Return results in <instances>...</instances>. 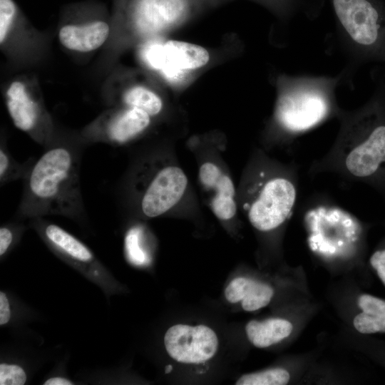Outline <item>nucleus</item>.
Masks as SVG:
<instances>
[{"label":"nucleus","instance_id":"2eb2a0df","mask_svg":"<svg viewBox=\"0 0 385 385\" xmlns=\"http://www.w3.org/2000/svg\"><path fill=\"white\" fill-rule=\"evenodd\" d=\"M110 34L109 25L103 21L83 24H68L61 28L58 39L66 48L79 52L93 51L102 46Z\"/></svg>","mask_w":385,"mask_h":385},{"label":"nucleus","instance_id":"c756f323","mask_svg":"<svg viewBox=\"0 0 385 385\" xmlns=\"http://www.w3.org/2000/svg\"><path fill=\"white\" fill-rule=\"evenodd\" d=\"M385 85V84H384Z\"/></svg>","mask_w":385,"mask_h":385},{"label":"nucleus","instance_id":"6e6552de","mask_svg":"<svg viewBox=\"0 0 385 385\" xmlns=\"http://www.w3.org/2000/svg\"><path fill=\"white\" fill-rule=\"evenodd\" d=\"M217 0H128L127 18L133 27L153 34L172 27L202 6Z\"/></svg>","mask_w":385,"mask_h":385},{"label":"nucleus","instance_id":"1a4fd4ad","mask_svg":"<svg viewBox=\"0 0 385 385\" xmlns=\"http://www.w3.org/2000/svg\"><path fill=\"white\" fill-rule=\"evenodd\" d=\"M164 345L168 355L175 361L195 364L211 359L218 349V338L210 327L200 324H178L165 332Z\"/></svg>","mask_w":385,"mask_h":385},{"label":"nucleus","instance_id":"c85d7f7f","mask_svg":"<svg viewBox=\"0 0 385 385\" xmlns=\"http://www.w3.org/2000/svg\"><path fill=\"white\" fill-rule=\"evenodd\" d=\"M44 385H71L73 383L63 377H52L46 380L44 383Z\"/></svg>","mask_w":385,"mask_h":385},{"label":"nucleus","instance_id":"39448f33","mask_svg":"<svg viewBox=\"0 0 385 385\" xmlns=\"http://www.w3.org/2000/svg\"><path fill=\"white\" fill-rule=\"evenodd\" d=\"M298 194L296 165L275 171L261 170L252 185L246 205L252 226L262 232L274 231L291 217Z\"/></svg>","mask_w":385,"mask_h":385},{"label":"nucleus","instance_id":"423d86ee","mask_svg":"<svg viewBox=\"0 0 385 385\" xmlns=\"http://www.w3.org/2000/svg\"><path fill=\"white\" fill-rule=\"evenodd\" d=\"M304 221L311 249L325 256L344 255L355 250L364 232L356 216L327 200L309 206Z\"/></svg>","mask_w":385,"mask_h":385},{"label":"nucleus","instance_id":"b1692460","mask_svg":"<svg viewBox=\"0 0 385 385\" xmlns=\"http://www.w3.org/2000/svg\"><path fill=\"white\" fill-rule=\"evenodd\" d=\"M17 8L13 0H0V43L5 41L14 21Z\"/></svg>","mask_w":385,"mask_h":385},{"label":"nucleus","instance_id":"6ab92c4d","mask_svg":"<svg viewBox=\"0 0 385 385\" xmlns=\"http://www.w3.org/2000/svg\"><path fill=\"white\" fill-rule=\"evenodd\" d=\"M123 101L128 108L140 109L150 116L158 115L163 108L162 100L156 93L140 86L128 90L123 96Z\"/></svg>","mask_w":385,"mask_h":385},{"label":"nucleus","instance_id":"a211bd4d","mask_svg":"<svg viewBox=\"0 0 385 385\" xmlns=\"http://www.w3.org/2000/svg\"><path fill=\"white\" fill-rule=\"evenodd\" d=\"M358 305L362 312L353 319L356 331L364 334L385 333V300L364 294L359 296Z\"/></svg>","mask_w":385,"mask_h":385},{"label":"nucleus","instance_id":"ddd939ff","mask_svg":"<svg viewBox=\"0 0 385 385\" xmlns=\"http://www.w3.org/2000/svg\"><path fill=\"white\" fill-rule=\"evenodd\" d=\"M199 178L204 187L215 191L210 201L211 210L222 220L232 218L237 212L235 187L231 178L214 163H205L199 170Z\"/></svg>","mask_w":385,"mask_h":385},{"label":"nucleus","instance_id":"4468645a","mask_svg":"<svg viewBox=\"0 0 385 385\" xmlns=\"http://www.w3.org/2000/svg\"><path fill=\"white\" fill-rule=\"evenodd\" d=\"M31 221L41 237L61 255L81 264L96 263V258L88 247L62 227L42 217L33 218Z\"/></svg>","mask_w":385,"mask_h":385},{"label":"nucleus","instance_id":"9b49d317","mask_svg":"<svg viewBox=\"0 0 385 385\" xmlns=\"http://www.w3.org/2000/svg\"><path fill=\"white\" fill-rule=\"evenodd\" d=\"M150 115L145 111L128 108L103 115L83 133V140L123 145L142 133L150 123Z\"/></svg>","mask_w":385,"mask_h":385},{"label":"nucleus","instance_id":"7ed1b4c3","mask_svg":"<svg viewBox=\"0 0 385 385\" xmlns=\"http://www.w3.org/2000/svg\"><path fill=\"white\" fill-rule=\"evenodd\" d=\"M344 74L280 77L273 118L284 139L296 140L328 120L337 118L341 108L336 90Z\"/></svg>","mask_w":385,"mask_h":385},{"label":"nucleus","instance_id":"f3484780","mask_svg":"<svg viewBox=\"0 0 385 385\" xmlns=\"http://www.w3.org/2000/svg\"><path fill=\"white\" fill-rule=\"evenodd\" d=\"M293 327L290 322L272 318L262 322L251 320L245 326L248 340L257 348H267L289 337Z\"/></svg>","mask_w":385,"mask_h":385},{"label":"nucleus","instance_id":"5701e85b","mask_svg":"<svg viewBox=\"0 0 385 385\" xmlns=\"http://www.w3.org/2000/svg\"><path fill=\"white\" fill-rule=\"evenodd\" d=\"M125 251L130 261L135 265H143L148 261L142 241V230L140 227L131 228L125 239Z\"/></svg>","mask_w":385,"mask_h":385},{"label":"nucleus","instance_id":"bb28decb","mask_svg":"<svg viewBox=\"0 0 385 385\" xmlns=\"http://www.w3.org/2000/svg\"><path fill=\"white\" fill-rule=\"evenodd\" d=\"M15 233L11 226H2L0 228V255H4L14 243Z\"/></svg>","mask_w":385,"mask_h":385},{"label":"nucleus","instance_id":"f8f14e48","mask_svg":"<svg viewBox=\"0 0 385 385\" xmlns=\"http://www.w3.org/2000/svg\"><path fill=\"white\" fill-rule=\"evenodd\" d=\"M148 59L163 71H183L204 66L210 59L203 47L180 41H168L149 51Z\"/></svg>","mask_w":385,"mask_h":385},{"label":"nucleus","instance_id":"aec40b11","mask_svg":"<svg viewBox=\"0 0 385 385\" xmlns=\"http://www.w3.org/2000/svg\"><path fill=\"white\" fill-rule=\"evenodd\" d=\"M36 159L31 158L24 163L18 162L12 157L6 145L1 141L0 147V185L24 180Z\"/></svg>","mask_w":385,"mask_h":385},{"label":"nucleus","instance_id":"20e7f679","mask_svg":"<svg viewBox=\"0 0 385 385\" xmlns=\"http://www.w3.org/2000/svg\"><path fill=\"white\" fill-rule=\"evenodd\" d=\"M337 34L353 66L385 63V1L329 0Z\"/></svg>","mask_w":385,"mask_h":385},{"label":"nucleus","instance_id":"412c9836","mask_svg":"<svg viewBox=\"0 0 385 385\" xmlns=\"http://www.w3.org/2000/svg\"><path fill=\"white\" fill-rule=\"evenodd\" d=\"M272 10L279 17L288 20L299 13L314 14L310 0H256Z\"/></svg>","mask_w":385,"mask_h":385},{"label":"nucleus","instance_id":"cd10ccee","mask_svg":"<svg viewBox=\"0 0 385 385\" xmlns=\"http://www.w3.org/2000/svg\"><path fill=\"white\" fill-rule=\"evenodd\" d=\"M11 317V310L6 295L0 292V325L7 324Z\"/></svg>","mask_w":385,"mask_h":385},{"label":"nucleus","instance_id":"9d476101","mask_svg":"<svg viewBox=\"0 0 385 385\" xmlns=\"http://www.w3.org/2000/svg\"><path fill=\"white\" fill-rule=\"evenodd\" d=\"M6 106L17 128L27 133L44 148L53 141L54 135L50 118L22 82L10 84L6 92Z\"/></svg>","mask_w":385,"mask_h":385},{"label":"nucleus","instance_id":"f257e3e1","mask_svg":"<svg viewBox=\"0 0 385 385\" xmlns=\"http://www.w3.org/2000/svg\"><path fill=\"white\" fill-rule=\"evenodd\" d=\"M339 129L330 150L309 168L369 185L385 197V85L361 107L341 108Z\"/></svg>","mask_w":385,"mask_h":385},{"label":"nucleus","instance_id":"a878e982","mask_svg":"<svg viewBox=\"0 0 385 385\" xmlns=\"http://www.w3.org/2000/svg\"><path fill=\"white\" fill-rule=\"evenodd\" d=\"M369 264L385 286V243L371 254Z\"/></svg>","mask_w":385,"mask_h":385},{"label":"nucleus","instance_id":"0eeeda50","mask_svg":"<svg viewBox=\"0 0 385 385\" xmlns=\"http://www.w3.org/2000/svg\"><path fill=\"white\" fill-rule=\"evenodd\" d=\"M140 170L133 184L138 211L148 218L166 213L185 192L188 184L185 173L177 166L157 168L150 163Z\"/></svg>","mask_w":385,"mask_h":385},{"label":"nucleus","instance_id":"f03ea898","mask_svg":"<svg viewBox=\"0 0 385 385\" xmlns=\"http://www.w3.org/2000/svg\"><path fill=\"white\" fill-rule=\"evenodd\" d=\"M86 142L53 138L35 160L26 177L16 210L20 218L62 215L82 220L86 209L80 184L83 147Z\"/></svg>","mask_w":385,"mask_h":385},{"label":"nucleus","instance_id":"dca6fc26","mask_svg":"<svg viewBox=\"0 0 385 385\" xmlns=\"http://www.w3.org/2000/svg\"><path fill=\"white\" fill-rule=\"evenodd\" d=\"M274 290L269 284L245 277H238L230 282L225 289V297L230 303L240 302L246 312H254L266 307L271 301Z\"/></svg>","mask_w":385,"mask_h":385},{"label":"nucleus","instance_id":"4be33fe9","mask_svg":"<svg viewBox=\"0 0 385 385\" xmlns=\"http://www.w3.org/2000/svg\"><path fill=\"white\" fill-rule=\"evenodd\" d=\"M289 372L282 368H274L260 372L242 375L236 381L237 385H283L289 381Z\"/></svg>","mask_w":385,"mask_h":385},{"label":"nucleus","instance_id":"393cba45","mask_svg":"<svg viewBox=\"0 0 385 385\" xmlns=\"http://www.w3.org/2000/svg\"><path fill=\"white\" fill-rule=\"evenodd\" d=\"M26 381V373L20 366L4 363L0 364L1 385H23Z\"/></svg>","mask_w":385,"mask_h":385}]
</instances>
